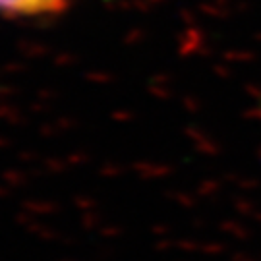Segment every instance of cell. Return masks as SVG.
Returning a JSON list of instances; mask_svg holds the SVG:
<instances>
[{
	"label": "cell",
	"mask_w": 261,
	"mask_h": 261,
	"mask_svg": "<svg viewBox=\"0 0 261 261\" xmlns=\"http://www.w3.org/2000/svg\"><path fill=\"white\" fill-rule=\"evenodd\" d=\"M72 0H0V14L6 18H48L68 10Z\"/></svg>",
	"instance_id": "6da1fadb"
}]
</instances>
